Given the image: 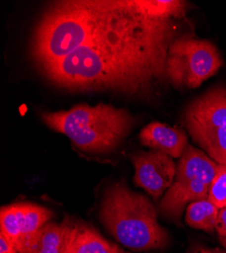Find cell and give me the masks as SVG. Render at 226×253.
I'll use <instances>...</instances> for the list:
<instances>
[{"instance_id":"obj_1","label":"cell","mask_w":226,"mask_h":253,"mask_svg":"<svg viewBox=\"0 0 226 253\" xmlns=\"http://www.w3.org/2000/svg\"><path fill=\"white\" fill-rule=\"evenodd\" d=\"M176 20L142 13L135 0H113L110 17L90 42L41 73L66 90L144 95L168 80Z\"/></svg>"},{"instance_id":"obj_2","label":"cell","mask_w":226,"mask_h":253,"mask_svg":"<svg viewBox=\"0 0 226 253\" xmlns=\"http://www.w3.org/2000/svg\"><path fill=\"white\" fill-rule=\"evenodd\" d=\"M113 0H64L50 3L34 29L30 54L42 71L84 46L106 24Z\"/></svg>"},{"instance_id":"obj_3","label":"cell","mask_w":226,"mask_h":253,"mask_svg":"<svg viewBox=\"0 0 226 253\" xmlns=\"http://www.w3.org/2000/svg\"><path fill=\"white\" fill-rule=\"evenodd\" d=\"M99 217L110 233L128 248H163L170 242L168 232L157 222L150 201L123 183H116L107 189Z\"/></svg>"},{"instance_id":"obj_4","label":"cell","mask_w":226,"mask_h":253,"mask_svg":"<svg viewBox=\"0 0 226 253\" xmlns=\"http://www.w3.org/2000/svg\"><path fill=\"white\" fill-rule=\"evenodd\" d=\"M42 119L49 128L88 152L113 150L129 135L135 122L126 110L105 103L77 104L69 111L44 113Z\"/></svg>"},{"instance_id":"obj_5","label":"cell","mask_w":226,"mask_h":253,"mask_svg":"<svg viewBox=\"0 0 226 253\" xmlns=\"http://www.w3.org/2000/svg\"><path fill=\"white\" fill-rule=\"evenodd\" d=\"M217 165L203 151L188 145L177 165L176 179L159 204L160 212L179 220L188 204L208 199Z\"/></svg>"},{"instance_id":"obj_6","label":"cell","mask_w":226,"mask_h":253,"mask_svg":"<svg viewBox=\"0 0 226 253\" xmlns=\"http://www.w3.org/2000/svg\"><path fill=\"white\" fill-rule=\"evenodd\" d=\"M184 124L207 155L226 165V88L214 87L192 101L184 112Z\"/></svg>"},{"instance_id":"obj_7","label":"cell","mask_w":226,"mask_h":253,"mask_svg":"<svg viewBox=\"0 0 226 253\" xmlns=\"http://www.w3.org/2000/svg\"><path fill=\"white\" fill-rule=\"evenodd\" d=\"M222 65V58L212 43L184 34L171 45L167 78L176 88H197L214 76Z\"/></svg>"},{"instance_id":"obj_8","label":"cell","mask_w":226,"mask_h":253,"mask_svg":"<svg viewBox=\"0 0 226 253\" xmlns=\"http://www.w3.org/2000/svg\"><path fill=\"white\" fill-rule=\"evenodd\" d=\"M53 216L49 209L34 204L3 206L0 211V235L4 236L19 253H24L37 232Z\"/></svg>"},{"instance_id":"obj_9","label":"cell","mask_w":226,"mask_h":253,"mask_svg":"<svg viewBox=\"0 0 226 253\" xmlns=\"http://www.w3.org/2000/svg\"><path fill=\"white\" fill-rule=\"evenodd\" d=\"M132 160L135 184L144 188L154 200H158L174 183L177 165L169 155L152 150L136 154Z\"/></svg>"},{"instance_id":"obj_10","label":"cell","mask_w":226,"mask_h":253,"mask_svg":"<svg viewBox=\"0 0 226 253\" xmlns=\"http://www.w3.org/2000/svg\"><path fill=\"white\" fill-rule=\"evenodd\" d=\"M143 145L160 151L172 158H181L188 146L186 133L178 126L161 123H150L139 134Z\"/></svg>"},{"instance_id":"obj_11","label":"cell","mask_w":226,"mask_h":253,"mask_svg":"<svg viewBox=\"0 0 226 253\" xmlns=\"http://www.w3.org/2000/svg\"><path fill=\"white\" fill-rule=\"evenodd\" d=\"M119 250L92 228L68 222L64 253H119Z\"/></svg>"},{"instance_id":"obj_12","label":"cell","mask_w":226,"mask_h":253,"mask_svg":"<svg viewBox=\"0 0 226 253\" xmlns=\"http://www.w3.org/2000/svg\"><path fill=\"white\" fill-rule=\"evenodd\" d=\"M68 222H49L29 242L24 253H64Z\"/></svg>"},{"instance_id":"obj_13","label":"cell","mask_w":226,"mask_h":253,"mask_svg":"<svg viewBox=\"0 0 226 253\" xmlns=\"http://www.w3.org/2000/svg\"><path fill=\"white\" fill-rule=\"evenodd\" d=\"M219 210L209 199L193 202L187 208L186 223L194 229L212 233L216 230Z\"/></svg>"},{"instance_id":"obj_14","label":"cell","mask_w":226,"mask_h":253,"mask_svg":"<svg viewBox=\"0 0 226 253\" xmlns=\"http://www.w3.org/2000/svg\"><path fill=\"white\" fill-rule=\"evenodd\" d=\"M208 199L218 208L226 207V165H217Z\"/></svg>"},{"instance_id":"obj_15","label":"cell","mask_w":226,"mask_h":253,"mask_svg":"<svg viewBox=\"0 0 226 253\" xmlns=\"http://www.w3.org/2000/svg\"><path fill=\"white\" fill-rule=\"evenodd\" d=\"M216 231L220 238H226V207L219 210Z\"/></svg>"},{"instance_id":"obj_16","label":"cell","mask_w":226,"mask_h":253,"mask_svg":"<svg viewBox=\"0 0 226 253\" xmlns=\"http://www.w3.org/2000/svg\"><path fill=\"white\" fill-rule=\"evenodd\" d=\"M0 253H19L8 241L7 239L0 235Z\"/></svg>"},{"instance_id":"obj_17","label":"cell","mask_w":226,"mask_h":253,"mask_svg":"<svg viewBox=\"0 0 226 253\" xmlns=\"http://www.w3.org/2000/svg\"><path fill=\"white\" fill-rule=\"evenodd\" d=\"M189 253H226V250H222L219 248H205L202 246L194 247Z\"/></svg>"},{"instance_id":"obj_18","label":"cell","mask_w":226,"mask_h":253,"mask_svg":"<svg viewBox=\"0 0 226 253\" xmlns=\"http://www.w3.org/2000/svg\"><path fill=\"white\" fill-rule=\"evenodd\" d=\"M220 242H221V244L225 247V249H226V238H220Z\"/></svg>"},{"instance_id":"obj_19","label":"cell","mask_w":226,"mask_h":253,"mask_svg":"<svg viewBox=\"0 0 226 253\" xmlns=\"http://www.w3.org/2000/svg\"><path fill=\"white\" fill-rule=\"evenodd\" d=\"M119 253H127V252H124V251H123V250H121V249H120V250H119Z\"/></svg>"}]
</instances>
